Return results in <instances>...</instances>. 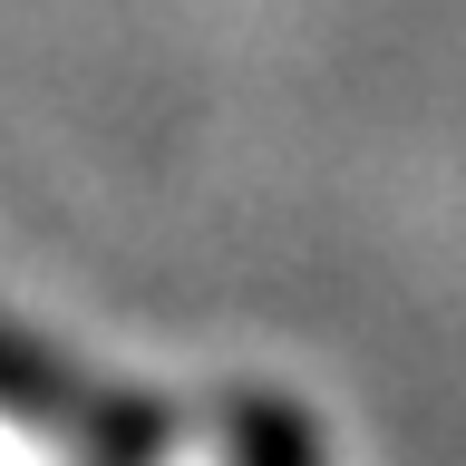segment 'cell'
<instances>
[{
  "mask_svg": "<svg viewBox=\"0 0 466 466\" xmlns=\"http://www.w3.org/2000/svg\"><path fill=\"white\" fill-rule=\"evenodd\" d=\"M0 466H87L68 437H49L39 418H20V408H0Z\"/></svg>",
  "mask_w": 466,
  "mask_h": 466,
  "instance_id": "1",
  "label": "cell"
}]
</instances>
